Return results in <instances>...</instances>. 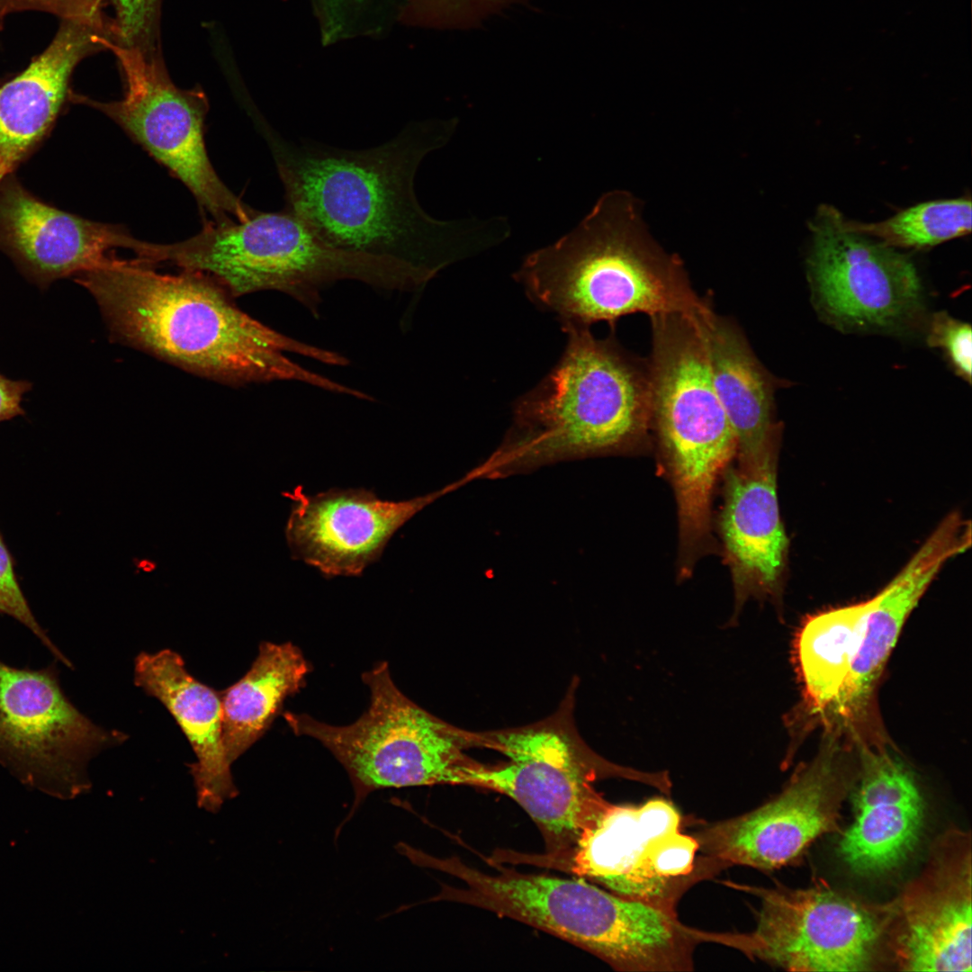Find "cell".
<instances>
[{
  "instance_id": "cell-1",
  "label": "cell",
  "mask_w": 972,
  "mask_h": 972,
  "mask_svg": "<svg viewBox=\"0 0 972 972\" xmlns=\"http://www.w3.org/2000/svg\"><path fill=\"white\" fill-rule=\"evenodd\" d=\"M457 125L455 117L411 122L391 140L359 150L295 143L271 130L285 207L336 248L395 257L436 275L510 234L503 217L436 220L416 197L419 164Z\"/></svg>"
},
{
  "instance_id": "cell-2",
  "label": "cell",
  "mask_w": 972,
  "mask_h": 972,
  "mask_svg": "<svg viewBox=\"0 0 972 972\" xmlns=\"http://www.w3.org/2000/svg\"><path fill=\"white\" fill-rule=\"evenodd\" d=\"M114 255L75 276L95 300L112 336L200 376L242 385L297 381L337 393L352 388L292 361L298 354L333 365L347 359L289 338L241 310L206 274H164Z\"/></svg>"
},
{
  "instance_id": "cell-3",
  "label": "cell",
  "mask_w": 972,
  "mask_h": 972,
  "mask_svg": "<svg viewBox=\"0 0 972 972\" xmlns=\"http://www.w3.org/2000/svg\"><path fill=\"white\" fill-rule=\"evenodd\" d=\"M516 280L565 326L644 313L690 317L712 309L693 289L681 259L651 237L634 197L603 194L570 232L529 254Z\"/></svg>"
},
{
  "instance_id": "cell-4",
  "label": "cell",
  "mask_w": 972,
  "mask_h": 972,
  "mask_svg": "<svg viewBox=\"0 0 972 972\" xmlns=\"http://www.w3.org/2000/svg\"><path fill=\"white\" fill-rule=\"evenodd\" d=\"M562 329L567 343L561 359L518 400L503 442L467 481L617 453L647 441V361L627 353L613 334L597 338L590 327Z\"/></svg>"
},
{
  "instance_id": "cell-5",
  "label": "cell",
  "mask_w": 972,
  "mask_h": 972,
  "mask_svg": "<svg viewBox=\"0 0 972 972\" xmlns=\"http://www.w3.org/2000/svg\"><path fill=\"white\" fill-rule=\"evenodd\" d=\"M572 683L557 710L540 721L518 727L471 732L473 747L496 751L503 763L478 762L465 785L505 794L537 824L548 852L565 858L581 832L609 805L593 784L607 778L641 782L669 795L667 771L645 772L610 762L580 737L573 719Z\"/></svg>"
},
{
  "instance_id": "cell-6",
  "label": "cell",
  "mask_w": 972,
  "mask_h": 972,
  "mask_svg": "<svg viewBox=\"0 0 972 972\" xmlns=\"http://www.w3.org/2000/svg\"><path fill=\"white\" fill-rule=\"evenodd\" d=\"M154 257L208 274L232 296L273 290L311 306L320 290L338 280H357L405 290L412 269L400 259L336 248L288 208L256 210L243 220L210 223L194 236L155 244Z\"/></svg>"
},
{
  "instance_id": "cell-7",
  "label": "cell",
  "mask_w": 972,
  "mask_h": 972,
  "mask_svg": "<svg viewBox=\"0 0 972 972\" xmlns=\"http://www.w3.org/2000/svg\"><path fill=\"white\" fill-rule=\"evenodd\" d=\"M370 691L367 709L352 724L334 725L308 714L290 711L283 717L296 735L320 742L346 770L354 789L347 817L374 791L434 785H464L478 761L470 731L452 725L405 696L392 679L389 664L379 662L362 674Z\"/></svg>"
},
{
  "instance_id": "cell-8",
  "label": "cell",
  "mask_w": 972,
  "mask_h": 972,
  "mask_svg": "<svg viewBox=\"0 0 972 972\" xmlns=\"http://www.w3.org/2000/svg\"><path fill=\"white\" fill-rule=\"evenodd\" d=\"M760 898L748 933L710 932L709 941L788 971H869L883 965L885 906L823 879L806 888L752 887Z\"/></svg>"
},
{
  "instance_id": "cell-9",
  "label": "cell",
  "mask_w": 972,
  "mask_h": 972,
  "mask_svg": "<svg viewBox=\"0 0 972 972\" xmlns=\"http://www.w3.org/2000/svg\"><path fill=\"white\" fill-rule=\"evenodd\" d=\"M104 45L122 68V98L105 103L71 92L69 101L97 109L116 122L184 183L214 222L245 220L253 209L223 184L207 154L203 127L209 106L204 93L178 88L145 49L112 38Z\"/></svg>"
},
{
  "instance_id": "cell-10",
  "label": "cell",
  "mask_w": 972,
  "mask_h": 972,
  "mask_svg": "<svg viewBox=\"0 0 972 972\" xmlns=\"http://www.w3.org/2000/svg\"><path fill=\"white\" fill-rule=\"evenodd\" d=\"M808 272L815 300L835 324L900 331L918 323L922 287L913 261L896 248L849 230L835 208L810 222Z\"/></svg>"
},
{
  "instance_id": "cell-11",
  "label": "cell",
  "mask_w": 972,
  "mask_h": 972,
  "mask_svg": "<svg viewBox=\"0 0 972 972\" xmlns=\"http://www.w3.org/2000/svg\"><path fill=\"white\" fill-rule=\"evenodd\" d=\"M127 737L100 727L73 705L55 664L33 670L0 660V761L26 779L79 792L90 786L89 759Z\"/></svg>"
},
{
  "instance_id": "cell-12",
  "label": "cell",
  "mask_w": 972,
  "mask_h": 972,
  "mask_svg": "<svg viewBox=\"0 0 972 972\" xmlns=\"http://www.w3.org/2000/svg\"><path fill=\"white\" fill-rule=\"evenodd\" d=\"M922 872L884 904L883 965L902 971H971V834L950 828Z\"/></svg>"
},
{
  "instance_id": "cell-13",
  "label": "cell",
  "mask_w": 972,
  "mask_h": 972,
  "mask_svg": "<svg viewBox=\"0 0 972 972\" xmlns=\"http://www.w3.org/2000/svg\"><path fill=\"white\" fill-rule=\"evenodd\" d=\"M850 789L834 750L826 749L797 770L775 797L701 830L694 836L698 850L725 868L770 871L791 865L818 838L839 831Z\"/></svg>"
},
{
  "instance_id": "cell-14",
  "label": "cell",
  "mask_w": 972,
  "mask_h": 972,
  "mask_svg": "<svg viewBox=\"0 0 972 972\" xmlns=\"http://www.w3.org/2000/svg\"><path fill=\"white\" fill-rule=\"evenodd\" d=\"M460 481L411 500L379 499L365 489H331L315 495L298 486L284 495L292 507L285 536L292 558L324 577L359 576L378 561L392 536Z\"/></svg>"
},
{
  "instance_id": "cell-15",
  "label": "cell",
  "mask_w": 972,
  "mask_h": 972,
  "mask_svg": "<svg viewBox=\"0 0 972 972\" xmlns=\"http://www.w3.org/2000/svg\"><path fill=\"white\" fill-rule=\"evenodd\" d=\"M145 244L121 225L93 221L42 201L14 174L0 184V250L41 288L100 266L117 248L139 256Z\"/></svg>"
},
{
  "instance_id": "cell-16",
  "label": "cell",
  "mask_w": 972,
  "mask_h": 972,
  "mask_svg": "<svg viewBox=\"0 0 972 972\" xmlns=\"http://www.w3.org/2000/svg\"><path fill=\"white\" fill-rule=\"evenodd\" d=\"M778 451L724 472L719 532L734 590L736 620L745 601L778 598L788 540L777 495Z\"/></svg>"
},
{
  "instance_id": "cell-17",
  "label": "cell",
  "mask_w": 972,
  "mask_h": 972,
  "mask_svg": "<svg viewBox=\"0 0 972 972\" xmlns=\"http://www.w3.org/2000/svg\"><path fill=\"white\" fill-rule=\"evenodd\" d=\"M104 18H64L48 48L21 73L0 83V184L49 137L69 101L77 63L105 50Z\"/></svg>"
},
{
  "instance_id": "cell-18",
  "label": "cell",
  "mask_w": 972,
  "mask_h": 972,
  "mask_svg": "<svg viewBox=\"0 0 972 972\" xmlns=\"http://www.w3.org/2000/svg\"><path fill=\"white\" fill-rule=\"evenodd\" d=\"M853 790L854 817L839 852L856 874L879 876L900 866L923 829L924 801L911 771L886 752L862 748Z\"/></svg>"
},
{
  "instance_id": "cell-19",
  "label": "cell",
  "mask_w": 972,
  "mask_h": 972,
  "mask_svg": "<svg viewBox=\"0 0 972 972\" xmlns=\"http://www.w3.org/2000/svg\"><path fill=\"white\" fill-rule=\"evenodd\" d=\"M134 682L165 706L186 736L196 756L188 766L197 805L217 813L238 795L223 744L220 692L191 675L182 656L170 649L139 653Z\"/></svg>"
},
{
  "instance_id": "cell-20",
  "label": "cell",
  "mask_w": 972,
  "mask_h": 972,
  "mask_svg": "<svg viewBox=\"0 0 972 972\" xmlns=\"http://www.w3.org/2000/svg\"><path fill=\"white\" fill-rule=\"evenodd\" d=\"M708 357L713 382L736 438L737 464L778 451L782 425L775 392L784 386L760 363L741 328L713 309L693 317Z\"/></svg>"
},
{
  "instance_id": "cell-21",
  "label": "cell",
  "mask_w": 972,
  "mask_h": 972,
  "mask_svg": "<svg viewBox=\"0 0 972 972\" xmlns=\"http://www.w3.org/2000/svg\"><path fill=\"white\" fill-rule=\"evenodd\" d=\"M945 562L939 547L922 544L871 598L857 653L832 714L850 718L864 709L907 617Z\"/></svg>"
},
{
  "instance_id": "cell-22",
  "label": "cell",
  "mask_w": 972,
  "mask_h": 972,
  "mask_svg": "<svg viewBox=\"0 0 972 972\" xmlns=\"http://www.w3.org/2000/svg\"><path fill=\"white\" fill-rule=\"evenodd\" d=\"M311 670L297 645L263 641L245 675L219 691L223 744L231 765L268 731L286 698L305 687Z\"/></svg>"
},
{
  "instance_id": "cell-23",
  "label": "cell",
  "mask_w": 972,
  "mask_h": 972,
  "mask_svg": "<svg viewBox=\"0 0 972 972\" xmlns=\"http://www.w3.org/2000/svg\"><path fill=\"white\" fill-rule=\"evenodd\" d=\"M680 822L674 806L662 798L637 806L609 803L566 857L569 868L579 878L606 887L643 867L655 842L680 831Z\"/></svg>"
},
{
  "instance_id": "cell-24",
  "label": "cell",
  "mask_w": 972,
  "mask_h": 972,
  "mask_svg": "<svg viewBox=\"0 0 972 972\" xmlns=\"http://www.w3.org/2000/svg\"><path fill=\"white\" fill-rule=\"evenodd\" d=\"M871 598L816 614L802 625L794 656L808 708L831 712L849 675Z\"/></svg>"
},
{
  "instance_id": "cell-25",
  "label": "cell",
  "mask_w": 972,
  "mask_h": 972,
  "mask_svg": "<svg viewBox=\"0 0 972 972\" xmlns=\"http://www.w3.org/2000/svg\"><path fill=\"white\" fill-rule=\"evenodd\" d=\"M845 226L897 248L922 249L965 236L971 231V200L961 197L921 202L878 222H856L844 218Z\"/></svg>"
},
{
  "instance_id": "cell-26",
  "label": "cell",
  "mask_w": 972,
  "mask_h": 972,
  "mask_svg": "<svg viewBox=\"0 0 972 972\" xmlns=\"http://www.w3.org/2000/svg\"><path fill=\"white\" fill-rule=\"evenodd\" d=\"M0 614L9 616L22 624L41 642L57 661L68 668H72V662L54 644L34 616L18 581L14 560L1 532Z\"/></svg>"
},
{
  "instance_id": "cell-27",
  "label": "cell",
  "mask_w": 972,
  "mask_h": 972,
  "mask_svg": "<svg viewBox=\"0 0 972 972\" xmlns=\"http://www.w3.org/2000/svg\"><path fill=\"white\" fill-rule=\"evenodd\" d=\"M927 341L930 346L942 350L958 375L971 382L972 338L968 323L945 311L937 312L931 320Z\"/></svg>"
},
{
  "instance_id": "cell-28",
  "label": "cell",
  "mask_w": 972,
  "mask_h": 972,
  "mask_svg": "<svg viewBox=\"0 0 972 972\" xmlns=\"http://www.w3.org/2000/svg\"><path fill=\"white\" fill-rule=\"evenodd\" d=\"M115 8L113 40L146 49L158 16V0H110Z\"/></svg>"
},
{
  "instance_id": "cell-29",
  "label": "cell",
  "mask_w": 972,
  "mask_h": 972,
  "mask_svg": "<svg viewBox=\"0 0 972 972\" xmlns=\"http://www.w3.org/2000/svg\"><path fill=\"white\" fill-rule=\"evenodd\" d=\"M443 22L461 29L482 20L521 0H430Z\"/></svg>"
},
{
  "instance_id": "cell-30",
  "label": "cell",
  "mask_w": 972,
  "mask_h": 972,
  "mask_svg": "<svg viewBox=\"0 0 972 972\" xmlns=\"http://www.w3.org/2000/svg\"><path fill=\"white\" fill-rule=\"evenodd\" d=\"M103 0H0V19L14 12L37 10L64 18H102Z\"/></svg>"
},
{
  "instance_id": "cell-31",
  "label": "cell",
  "mask_w": 972,
  "mask_h": 972,
  "mask_svg": "<svg viewBox=\"0 0 972 972\" xmlns=\"http://www.w3.org/2000/svg\"><path fill=\"white\" fill-rule=\"evenodd\" d=\"M31 387L27 381L12 380L0 374V422L24 413L22 401Z\"/></svg>"
}]
</instances>
